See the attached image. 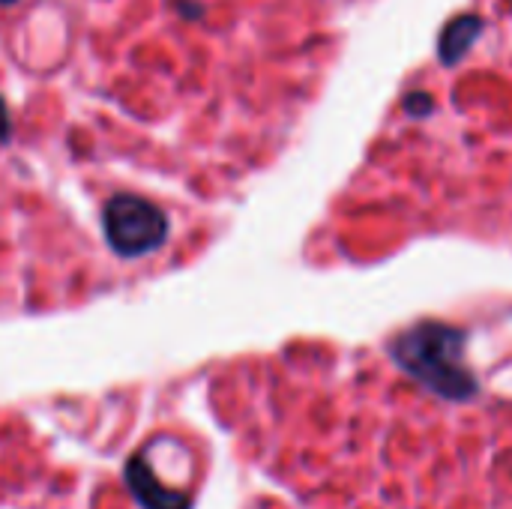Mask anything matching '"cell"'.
<instances>
[{
	"instance_id": "cell-1",
	"label": "cell",
	"mask_w": 512,
	"mask_h": 509,
	"mask_svg": "<svg viewBox=\"0 0 512 509\" xmlns=\"http://www.w3.org/2000/svg\"><path fill=\"white\" fill-rule=\"evenodd\" d=\"M396 354L405 369H411L420 381H426L432 390L462 399L471 390V378L462 369V339L450 327L423 324L411 330L399 345Z\"/></svg>"
},
{
	"instance_id": "cell-2",
	"label": "cell",
	"mask_w": 512,
	"mask_h": 509,
	"mask_svg": "<svg viewBox=\"0 0 512 509\" xmlns=\"http://www.w3.org/2000/svg\"><path fill=\"white\" fill-rule=\"evenodd\" d=\"M483 33V18L477 15H459L453 18L444 30H441V42H438V54L447 66H456L465 51L474 45V39Z\"/></svg>"
},
{
	"instance_id": "cell-3",
	"label": "cell",
	"mask_w": 512,
	"mask_h": 509,
	"mask_svg": "<svg viewBox=\"0 0 512 509\" xmlns=\"http://www.w3.org/2000/svg\"><path fill=\"white\" fill-rule=\"evenodd\" d=\"M432 105V99L429 96H411L408 99V108H411V114H426V108Z\"/></svg>"
},
{
	"instance_id": "cell-4",
	"label": "cell",
	"mask_w": 512,
	"mask_h": 509,
	"mask_svg": "<svg viewBox=\"0 0 512 509\" xmlns=\"http://www.w3.org/2000/svg\"><path fill=\"white\" fill-rule=\"evenodd\" d=\"M9 132V120H6V108H3V99H0V138H6Z\"/></svg>"
},
{
	"instance_id": "cell-5",
	"label": "cell",
	"mask_w": 512,
	"mask_h": 509,
	"mask_svg": "<svg viewBox=\"0 0 512 509\" xmlns=\"http://www.w3.org/2000/svg\"><path fill=\"white\" fill-rule=\"evenodd\" d=\"M0 3H15V0H0Z\"/></svg>"
}]
</instances>
